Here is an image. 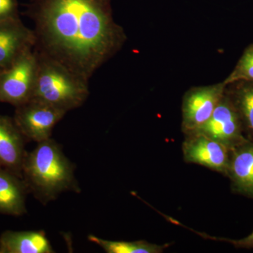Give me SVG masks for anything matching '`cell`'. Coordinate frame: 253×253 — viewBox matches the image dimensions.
<instances>
[{
	"instance_id": "cell-2",
	"label": "cell",
	"mask_w": 253,
	"mask_h": 253,
	"mask_svg": "<svg viewBox=\"0 0 253 253\" xmlns=\"http://www.w3.org/2000/svg\"><path fill=\"white\" fill-rule=\"evenodd\" d=\"M75 169L76 166L66 157L61 145L50 138L26 153L22 178L29 194L45 206L63 193H81Z\"/></svg>"
},
{
	"instance_id": "cell-4",
	"label": "cell",
	"mask_w": 253,
	"mask_h": 253,
	"mask_svg": "<svg viewBox=\"0 0 253 253\" xmlns=\"http://www.w3.org/2000/svg\"><path fill=\"white\" fill-rule=\"evenodd\" d=\"M38 58L34 49L25 51L0 73V103L15 108L32 99L36 86Z\"/></svg>"
},
{
	"instance_id": "cell-9",
	"label": "cell",
	"mask_w": 253,
	"mask_h": 253,
	"mask_svg": "<svg viewBox=\"0 0 253 253\" xmlns=\"http://www.w3.org/2000/svg\"><path fill=\"white\" fill-rule=\"evenodd\" d=\"M36 37L20 17L0 22V68L9 67L25 51L34 49Z\"/></svg>"
},
{
	"instance_id": "cell-15",
	"label": "cell",
	"mask_w": 253,
	"mask_h": 253,
	"mask_svg": "<svg viewBox=\"0 0 253 253\" xmlns=\"http://www.w3.org/2000/svg\"><path fill=\"white\" fill-rule=\"evenodd\" d=\"M88 240L96 244L107 253H162L169 244H151L140 240L135 241H110L94 235L88 236Z\"/></svg>"
},
{
	"instance_id": "cell-14",
	"label": "cell",
	"mask_w": 253,
	"mask_h": 253,
	"mask_svg": "<svg viewBox=\"0 0 253 253\" xmlns=\"http://www.w3.org/2000/svg\"><path fill=\"white\" fill-rule=\"evenodd\" d=\"M226 94L237 111L246 139L253 142V83L238 81L226 84Z\"/></svg>"
},
{
	"instance_id": "cell-16",
	"label": "cell",
	"mask_w": 253,
	"mask_h": 253,
	"mask_svg": "<svg viewBox=\"0 0 253 253\" xmlns=\"http://www.w3.org/2000/svg\"><path fill=\"white\" fill-rule=\"evenodd\" d=\"M238 81L253 83V42L245 49L235 67L223 82L228 84Z\"/></svg>"
},
{
	"instance_id": "cell-6",
	"label": "cell",
	"mask_w": 253,
	"mask_h": 253,
	"mask_svg": "<svg viewBox=\"0 0 253 253\" xmlns=\"http://www.w3.org/2000/svg\"><path fill=\"white\" fill-rule=\"evenodd\" d=\"M66 113L62 110L32 99L16 107L13 118L27 142L40 143L51 138L53 129Z\"/></svg>"
},
{
	"instance_id": "cell-3",
	"label": "cell",
	"mask_w": 253,
	"mask_h": 253,
	"mask_svg": "<svg viewBox=\"0 0 253 253\" xmlns=\"http://www.w3.org/2000/svg\"><path fill=\"white\" fill-rule=\"evenodd\" d=\"M36 53L38 58V73L32 99L66 113L83 106L90 93L89 81L61 63Z\"/></svg>"
},
{
	"instance_id": "cell-19",
	"label": "cell",
	"mask_w": 253,
	"mask_h": 253,
	"mask_svg": "<svg viewBox=\"0 0 253 253\" xmlns=\"http://www.w3.org/2000/svg\"><path fill=\"white\" fill-rule=\"evenodd\" d=\"M1 71H2V69H1V68H0V73H1Z\"/></svg>"
},
{
	"instance_id": "cell-11",
	"label": "cell",
	"mask_w": 253,
	"mask_h": 253,
	"mask_svg": "<svg viewBox=\"0 0 253 253\" xmlns=\"http://www.w3.org/2000/svg\"><path fill=\"white\" fill-rule=\"evenodd\" d=\"M226 177L234 193L253 198V142L249 140L231 150Z\"/></svg>"
},
{
	"instance_id": "cell-13",
	"label": "cell",
	"mask_w": 253,
	"mask_h": 253,
	"mask_svg": "<svg viewBox=\"0 0 253 253\" xmlns=\"http://www.w3.org/2000/svg\"><path fill=\"white\" fill-rule=\"evenodd\" d=\"M44 231H5L0 236V253H53Z\"/></svg>"
},
{
	"instance_id": "cell-18",
	"label": "cell",
	"mask_w": 253,
	"mask_h": 253,
	"mask_svg": "<svg viewBox=\"0 0 253 253\" xmlns=\"http://www.w3.org/2000/svg\"><path fill=\"white\" fill-rule=\"evenodd\" d=\"M19 17L17 0H0V22Z\"/></svg>"
},
{
	"instance_id": "cell-17",
	"label": "cell",
	"mask_w": 253,
	"mask_h": 253,
	"mask_svg": "<svg viewBox=\"0 0 253 253\" xmlns=\"http://www.w3.org/2000/svg\"><path fill=\"white\" fill-rule=\"evenodd\" d=\"M193 231V229H191ZM196 234H199L201 237H204V239H212L214 241H224V242L229 243L232 244L234 247L237 249H253V231L252 233L249 234V236L241 239H224V238H217L213 237V236L208 235L205 233H199L197 231H194Z\"/></svg>"
},
{
	"instance_id": "cell-5",
	"label": "cell",
	"mask_w": 253,
	"mask_h": 253,
	"mask_svg": "<svg viewBox=\"0 0 253 253\" xmlns=\"http://www.w3.org/2000/svg\"><path fill=\"white\" fill-rule=\"evenodd\" d=\"M224 82L209 85L193 86L184 93L181 102V131L191 134L211 117L225 93Z\"/></svg>"
},
{
	"instance_id": "cell-10",
	"label": "cell",
	"mask_w": 253,
	"mask_h": 253,
	"mask_svg": "<svg viewBox=\"0 0 253 253\" xmlns=\"http://www.w3.org/2000/svg\"><path fill=\"white\" fill-rule=\"evenodd\" d=\"M26 142L14 118L0 114V168L22 177Z\"/></svg>"
},
{
	"instance_id": "cell-8",
	"label": "cell",
	"mask_w": 253,
	"mask_h": 253,
	"mask_svg": "<svg viewBox=\"0 0 253 253\" xmlns=\"http://www.w3.org/2000/svg\"><path fill=\"white\" fill-rule=\"evenodd\" d=\"M181 150L186 163L199 165L226 176L231 150L224 145L204 134L192 133L184 135Z\"/></svg>"
},
{
	"instance_id": "cell-1",
	"label": "cell",
	"mask_w": 253,
	"mask_h": 253,
	"mask_svg": "<svg viewBox=\"0 0 253 253\" xmlns=\"http://www.w3.org/2000/svg\"><path fill=\"white\" fill-rule=\"evenodd\" d=\"M23 14L35 24V51L87 81L127 39L111 0H32Z\"/></svg>"
},
{
	"instance_id": "cell-7",
	"label": "cell",
	"mask_w": 253,
	"mask_h": 253,
	"mask_svg": "<svg viewBox=\"0 0 253 253\" xmlns=\"http://www.w3.org/2000/svg\"><path fill=\"white\" fill-rule=\"evenodd\" d=\"M193 133L204 134L230 150L249 140L244 135L237 111L226 93L207 122Z\"/></svg>"
},
{
	"instance_id": "cell-12",
	"label": "cell",
	"mask_w": 253,
	"mask_h": 253,
	"mask_svg": "<svg viewBox=\"0 0 253 253\" xmlns=\"http://www.w3.org/2000/svg\"><path fill=\"white\" fill-rule=\"evenodd\" d=\"M27 186L21 176L0 168V214L20 217L27 212Z\"/></svg>"
}]
</instances>
